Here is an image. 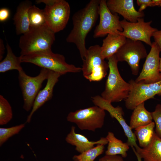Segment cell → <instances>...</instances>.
Segmentation results:
<instances>
[{
	"label": "cell",
	"instance_id": "obj_32",
	"mask_svg": "<svg viewBox=\"0 0 161 161\" xmlns=\"http://www.w3.org/2000/svg\"><path fill=\"white\" fill-rule=\"evenodd\" d=\"M10 11L6 8H1L0 10V21L3 22L8 19L10 16Z\"/></svg>",
	"mask_w": 161,
	"mask_h": 161
},
{
	"label": "cell",
	"instance_id": "obj_26",
	"mask_svg": "<svg viewBox=\"0 0 161 161\" xmlns=\"http://www.w3.org/2000/svg\"><path fill=\"white\" fill-rule=\"evenodd\" d=\"M28 14L30 27H39L46 24L43 10L32 5L28 10Z\"/></svg>",
	"mask_w": 161,
	"mask_h": 161
},
{
	"label": "cell",
	"instance_id": "obj_27",
	"mask_svg": "<svg viewBox=\"0 0 161 161\" xmlns=\"http://www.w3.org/2000/svg\"><path fill=\"white\" fill-rule=\"evenodd\" d=\"M13 112L10 105L2 95H0V125L6 124L12 118Z\"/></svg>",
	"mask_w": 161,
	"mask_h": 161
},
{
	"label": "cell",
	"instance_id": "obj_25",
	"mask_svg": "<svg viewBox=\"0 0 161 161\" xmlns=\"http://www.w3.org/2000/svg\"><path fill=\"white\" fill-rule=\"evenodd\" d=\"M104 145H97L96 146L85 151L72 157L74 161H94L99 156L102 154L105 148Z\"/></svg>",
	"mask_w": 161,
	"mask_h": 161
},
{
	"label": "cell",
	"instance_id": "obj_16",
	"mask_svg": "<svg viewBox=\"0 0 161 161\" xmlns=\"http://www.w3.org/2000/svg\"><path fill=\"white\" fill-rule=\"evenodd\" d=\"M61 75L58 73L50 70L45 86L40 90L37 95L32 110L27 117V122L30 123L32 116L35 111L52 98L54 87Z\"/></svg>",
	"mask_w": 161,
	"mask_h": 161
},
{
	"label": "cell",
	"instance_id": "obj_21",
	"mask_svg": "<svg viewBox=\"0 0 161 161\" xmlns=\"http://www.w3.org/2000/svg\"><path fill=\"white\" fill-rule=\"evenodd\" d=\"M152 120L151 112L146 110L143 102L138 105L133 110L129 126L132 130L135 129L148 125L152 122Z\"/></svg>",
	"mask_w": 161,
	"mask_h": 161
},
{
	"label": "cell",
	"instance_id": "obj_37",
	"mask_svg": "<svg viewBox=\"0 0 161 161\" xmlns=\"http://www.w3.org/2000/svg\"><path fill=\"white\" fill-rule=\"evenodd\" d=\"M159 71L161 74V58H160L159 64Z\"/></svg>",
	"mask_w": 161,
	"mask_h": 161
},
{
	"label": "cell",
	"instance_id": "obj_33",
	"mask_svg": "<svg viewBox=\"0 0 161 161\" xmlns=\"http://www.w3.org/2000/svg\"><path fill=\"white\" fill-rule=\"evenodd\" d=\"M154 42L158 46L161 51V30H157L153 35Z\"/></svg>",
	"mask_w": 161,
	"mask_h": 161
},
{
	"label": "cell",
	"instance_id": "obj_15",
	"mask_svg": "<svg viewBox=\"0 0 161 161\" xmlns=\"http://www.w3.org/2000/svg\"><path fill=\"white\" fill-rule=\"evenodd\" d=\"M106 4L112 12L119 14L130 22H136L139 18L145 16L143 11L136 10L133 0H108Z\"/></svg>",
	"mask_w": 161,
	"mask_h": 161
},
{
	"label": "cell",
	"instance_id": "obj_2",
	"mask_svg": "<svg viewBox=\"0 0 161 161\" xmlns=\"http://www.w3.org/2000/svg\"><path fill=\"white\" fill-rule=\"evenodd\" d=\"M55 33L46 24L41 26L30 27L19 40L20 56L33 52L51 50L55 40Z\"/></svg>",
	"mask_w": 161,
	"mask_h": 161
},
{
	"label": "cell",
	"instance_id": "obj_28",
	"mask_svg": "<svg viewBox=\"0 0 161 161\" xmlns=\"http://www.w3.org/2000/svg\"><path fill=\"white\" fill-rule=\"evenodd\" d=\"M25 126L24 123L9 128H0V146H1L11 137L18 134Z\"/></svg>",
	"mask_w": 161,
	"mask_h": 161
},
{
	"label": "cell",
	"instance_id": "obj_20",
	"mask_svg": "<svg viewBox=\"0 0 161 161\" xmlns=\"http://www.w3.org/2000/svg\"><path fill=\"white\" fill-rule=\"evenodd\" d=\"M135 149L144 161H161V139L155 132L151 142L147 146L142 148L139 146Z\"/></svg>",
	"mask_w": 161,
	"mask_h": 161
},
{
	"label": "cell",
	"instance_id": "obj_9",
	"mask_svg": "<svg viewBox=\"0 0 161 161\" xmlns=\"http://www.w3.org/2000/svg\"><path fill=\"white\" fill-rule=\"evenodd\" d=\"M129 83L130 90L128 97L125 100L126 108L133 110L138 105L153 98L157 95H161V80L154 83L146 84L136 82L131 79Z\"/></svg>",
	"mask_w": 161,
	"mask_h": 161
},
{
	"label": "cell",
	"instance_id": "obj_11",
	"mask_svg": "<svg viewBox=\"0 0 161 161\" xmlns=\"http://www.w3.org/2000/svg\"><path fill=\"white\" fill-rule=\"evenodd\" d=\"M123 29L119 34L126 38L143 42L151 47V38L157 30L151 26L152 21L145 22L143 18H139L136 22H131L124 19L120 21Z\"/></svg>",
	"mask_w": 161,
	"mask_h": 161
},
{
	"label": "cell",
	"instance_id": "obj_6",
	"mask_svg": "<svg viewBox=\"0 0 161 161\" xmlns=\"http://www.w3.org/2000/svg\"><path fill=\"white\" fill-rule=\"evenodd\" d=\"M81 68L83 76L90 81L101 80L107 75L108 63L102 58L101 47L95 45L88 49Z\"/></svg>",
	"mask_w": 161,
	"mask_h": 161
},
{
	"label": "cell",
	"instance_id": "obj_3",
	"mask_svg": "<svg viewBox=\"0 0 161 161\" xmlns=\"http://www.w3.org/2000/svg\"><path fill=\"white\" fill-rule=\"evenodd\" d=\"M21 57L22 63H32L61 75L68 72L77 73L82 71L81 68L67 63L63 55L54 53L52 50L35 52Z\"/></svg>",
	"mask_w": 161,
	"mask_h": 161
},
{
	"label": "cell",
	"instance_id": "obj_30",
	"mask_svg": "<svg viewBox=\"0 0 161 161\" xmlns=\"http://www.w3.org/2000/svg\"><path fill=\"white\" fill-rule=\"evenodd\" d=\"M137 4L140 6L138 11L142 12L148 7L156 6L154 0H137Z\"/></svg>",
	"mask_w": 161,
	"mask_h": 161
},
{
	"label": "cell",
	"instance_id": "obj_35",
	"mask_svg": "<svg viewBox=\"0 0 161 161\" xmlns=\"http://www.w3.org/2000/svg\"><path fill=\"white\" fill-rule=\"evenodd\" d=\"M132 149L137 157V161H142V159L139 156L138 153L136 151L135 148L134 147H131Z\"/></svg>",
	"mask_w": 161,
	"mask_h": 161
},
{
	"label": "cell",
	"instance_id": "obj_12",
	"mask_svg": "<svg viewBox=\"0 0 161 161\" xmlns=\"http://www.w3.org/2000/svg\"><path fill=\"white\" fill-rule=\"evenodd\" d=\"M106 1L101 0L99 7L100 21L94 32L95 38L103 36L107 34L118 33L123 29L117 14L112 13L108 8Z\"/></svg>",
	"mask_w": 161,
	"mask_h": 161
},
{
	"label": "cell",
	"instance_id": "obj_1",
	"mask_svg": "<svg viewBox=\"0 0 161 161\" xmlns=\"http://www.w3.org/2000/svg\"><path fill=\"white\" fill-rule=\"evenodd\" d=\"M100 1L91 0L72 17L73 27L66 40L67 42L76 45L82 60L85 58L87 50L85 45L86 38L98 17Z\"/></svg>",
	"mask_w": 161,
	"mask_h": 161
},
{
	"label": "cell",
	"instance_id": "obj_36",
	"mask_svg": "<svg viewBox=\"0 0 161 161\" xmlns=\"http://www.w3.org/2000/svg\"><path fill=\"white\" fill-rule=\"evenodd\" d=\"M155 6H161V0H154Z\"/></svg>",
	"mask_w": 161,
	"mask_h": 161
},
{
	"label": "cell",
	"instance_id": "obj_14",
	"mask_svg": "<svg viewBox=\"0 0 161 161\" xmlns=\"http://www.w3.org/2000/svg\"><path fill=\"white\" fill-rule=\"evenodd\" d=\"M91 98L95 106L107 111L112 118H115L119 122L127 138V143L129 146L131 147H134L135 148H137L139 146L137 143V138L124 118V113L122 108L119 106L114 107L111 103L99 95L92 97Z\"/></svg>",
	"mask_w": 161,
	"mask_h": 161
},
{
	"label": "cell",
	"instance_id": "obj_22",
	"mask_svg": "<svg viewBox=\"0 0 161 161\" xmlns=\"http://www.w3.org/2000/svg\"><path fill=\"white\" fill-rule=\"evenodd\" d=\"M106 138L108 141V145L105 152V155H120L125 158L127 157V151L130 146L127 142L123 143L122 140L117 138L111 131L108 132Z\"/></svg>",
	"mask_w": 161,
	"mask_h": 161
},
{
	"label": "cell",
	"instance_id": "obj_13",
	"mask_svg": "<svg viewBox=\"0 0 161 161\" xmlns=\"http://www.w3.org/2000/svg\"><path fill=\"white\" fill-rule=\"evenodd\" d=\"M151 47L141 71L135 80L136 82L149 84L161 80V74L159 71V55L161 51L155 42L152 43Z\"/></svg>",
	"mask_w": 161,
	"mask_h": 161
},
{
	"label": "cell",
	"instance_id": "obj_18",
	"mask_svg": "<svg viewBox=\"0 0 161 161\" xmlns=\"http://www.w3.org/2000/svg\"><path fill=\"white\" fill-rule=\"evenodd\" d=\"M32 6L30 1H22L18 6L13 19L17 35L23 34L28 32L30 29V23L28 12Z\"/></svg>",
	"mask_w": 161,
	"mask_h": 161
},
{
	"label": "cell",
	"instance_id": "obj_7",
	"mask_svg": "<svg viewBox=\"0 0 161 161\" xmlns=\"http://www.w3.org/2000/svg\"><path fill=\"white\" fill-rule=\"evenodd\" d=\"M105 110L95 106L70 112L66 119L75 123L81 130L95 131L103 126L105 117Z\"/></svg>",
	"mask_w": 161,
	"mask_h": 161
},
{
	"label": "cell",
	"instance_id": "obj_17",
	"mask_svg": "<svg viewBox=\"0 0 161 161\" xmlns=\"http://www.w3.org/2000/svg\"><path fill=\"white\" fill-rule=\"evenodd\" d=\"M65 140L68 143L75 146V150L80 153L94 147L95 145H105L108 143L106 137H101L97 141H90L84 135L76 133L75 127L73 126L66 136Z\"/></svg>",
	"mask_w": 161,
	"mask_h": 161
},
{
	"label": "cell",
	"instance_id": "obj_31",
	"mask_svg": "<svg viewBox=\"0 0 161 161\" xmlns=\"http://www.w3.org/2000/svg\"><path fill=\"white\" fill-rule=\"evenodd\" d=\"M123 157L119 155H105L99 160V161H124Z\"/></svg>",
	"mask_w": 161,
	"mask_h": 161
},
{
	"label": "cell",
	"instance_id": "obj_29",
	"mask_svg": "<svg viewBox=\"0 0 161 161\" xmlns=\"http://www.w3.org/2000/svg\"><path fill=\"white\" fill-rule=\"evenodd\" d=\"M151 114L155 124V133L161 139V104L157 105L154 111L151 112Z\"/></svg>",
	"mask_w": 161,
	"mask_h": 161
},
{
	"label": "cell",
	"instance_id": "obj_4",
	"mask_svg": "<svg viewBox=\"0 0 161 161\" xmlns=\"http://www.w3.org/2000/svg\"><path fill=\"white\" fill-rule=\"evenodd\" d=\"M107 59L109 72L101 96L111 103L120 102L128 97L130 85L121 76L117 67L118 62L114 55Z\"/></svg>",
	"mask_w": 161,
	"mask_h": 161
},
{
	"label": "cell",
	"instance_id": "obj_23",
	"mask_svg": "<svg viewBox=\"0 0 161 161\" xmlns=\"http://www.w3.org/2000/svg\"><path fill=\"white\" fill-rule=\"evenodd\" d=\"M6 48L7 51L6 56L4 59L0 62V72L4 73L13 69L17 70L18 72L23 71L21 65L22 63L21 56H16L7 43Z\"/></svg>",
	"mask_w": 161,
	"mask_h": 161
},
{
	"label": "cell",
	"instance_id": "obj_19",
	"mask_svg": "<svg viewBox=\"0 0 161 161\" xmlns=\"http://www.w3.org/2000/svg\"><path fill=\"white\" fill-rule=\"evenodd\" d=\"M126 38L118 33L108 34L103 40L101 55L103 59L114 55L125 42Z\"/></svg>",
	"mask_w": 161,
	"mask_h": 161
},
{
	"label": "cell",
	"instance_id": "obj_5",
	"mask_svg": "<svg viewBox=\"0 0 161 161\" xmlns=\"http://www.w3.org/2000/svg\"><path fill=\"white\" fill-rule=\"evenodd\" d=\"M36 2L45 4L43 11L46 24L52 31L55 33L64 29L70 15L68 2L64 0H38Z\"/></svg>",
	"mask_w": 161,
	"mask_h": 161
},
{
	"label": "cell",
	"instance_id": "obj_34",
	"mask_svg": "<svg viewBox=\"0 0 161 161\" xmlns=\"http://www.w3.org/2000/svg\"><path fill=\"white\" fill-rule=\"evenodd\" d=\"M5 48L3 40L0 39V61L3 58V55L4 53Z\"/></svg>",
	"mask_w": 161,
	"mask_h": 161
},
{
	"label": "cell",
	"instance_id": "obj_8",
	"mask_svg": "<svg viewBox=\"0 0 161 161\" xmlns=\"http://www.w3.org/2000/svg\"><path fill=\"white\" fill-rule=\"evenodd\" d=\"M49 71L41 68L39 74L35 77L27 75L24 70L18 72V79L24 101L23 108L26 111L32 109L43 82L47 79Z\"/></svg>",
	"mask_w": 161,
	"mask_h": 161
},
{
	"label": "cell",
	"instance_id": "obj_10",
	"mask_svg": "<svg viewBox=\"0 0 161 161\" xmlns=\"http://www.w3.org/2000/svg\"><path fill=\"white\" fill-rule=\"evenodd\" d=\"M147 55L145 47L142 42L128 38L114 54L118 62L125 61L127 62L132 74L135 75L138 73L140 60L146 58Z\"/></svg>",
	"mask_w": 161,
	"mask_h": 161
},
{
	"label": "cell",
	"instance_id": "obj_24",
	"mask_svg": "<svg viewBox=\"0 0 161 161\" xmlns=\"http://www.w3.org/2000/svg\"><path fill=\"white\" fill-rule=\"evenodd\" d=\"M154 122L134 129V133L137 139L140 148H143L147 146L151 142L155 134Z\"/></svg>",
	"mask_w": 161,
	"mask_h": 161
}]
</instances>
